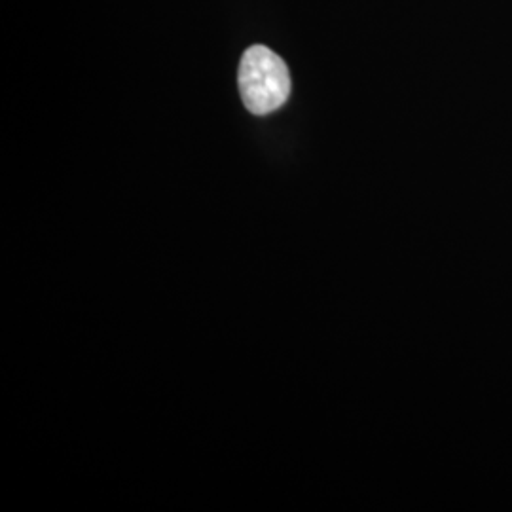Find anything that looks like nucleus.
Listing matches in <instances>:
<instances>
[{
  "instance_id": "obj_1",
  "label": "nucleus",
  "mask_w": 512,
  "mask_h": 512,
  "mask_svg": "<svg viewBox=\"0 0 512 512\" xmlns=\"http://www.w3.org/2000/svg\"><path fill=\"white\" fill-rule=\"evenodd\" d=\"M238 82L243 105L256 116L281 109L291 95V73L285 61L260 44L245 50Z\"/></svg>"
}]
</instances>
